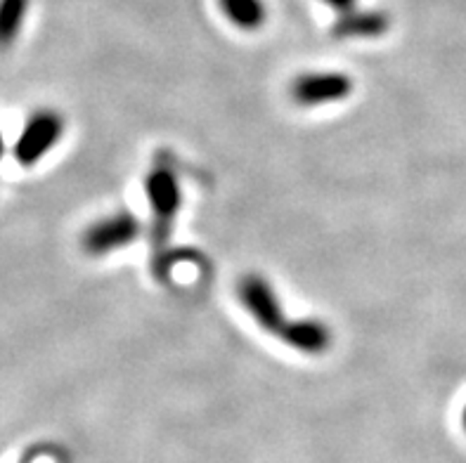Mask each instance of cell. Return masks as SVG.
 Wrapping results in <instances>:
<instances>
[{
	"label": "cell",
	"mask_w": 466,
	"mask_h": 463,
	"mask_svg": "<svg viewBox=\"0 0 466 463\" xmlns=\"http://www.w3.org/2000/svg\"><path fill=\"white\" fill-rule=\"evenodd\" d=\"M390 29L389 12L384 10H360L355 7L350 12L339 15L331 26V35L339 41H353V38H379Z\"/></svg>",
	"instance_id": "8992f818"
},
{
	"label": "cell",
	"mask_w": 466,
	"mask_h": 463,
	"mask_svg": "<svg viewBox=\"0 0 466 463\" xmlns=\"http://www.w3.org/2000/svg\"><path fill=\"white\" fill-rule=\"evenodd\" d=\"M5 137H3V130H0V161H3V156H5Z\"/></svg>",
	"instance_id": "8fae6325"
},
{
	"label": "cell",
	"mask_w": 466,
	"mask_h": 463,
	"mask_svg": "<svg viewBox=\"0 0 466 463\" xmlns=\"http://www.w3.org/2000/svg\"><path fill=\"white\" fill-rule=\"evenodd\" d=\"M218 7L242 31H258L268 19V7L263 0H218Z\"/></svg>",
	"instance_id": "ba28073f"
},
{
	"label": "cell",
	"mask_w": 466,
	"mask_h": 463,
	"mask_svg": "<svg viewBox=\"0 0 466 463\" xmlns=\"http://www.w3.org/2000/svg\"><path fill=\"white\" fill-rule=\"evenodd\" d=\"M355 3H358V0H325V5H329L331 10L339 12V15L355 10V7H358Z\"/></svg>",
	"instance_id": "30bf717a"
},
{
	"label": "cell",
	"mask_w": 466,
	"mask_h": 463,
	"mask_svg": "<svg viewBox=\"0 0 466 463\" xmlns=\"http://www.w3.org/2000/svg\"><path fill=\"white\" fill-rule=\"evenodd\" d=\"M145 194H147L149 208L154 213L152 239L154 244H164L171 237L173 220H176L180 204H183L180 180L168 166H157L145 177Z\"/></svg>",
	"instance_id": "6da1fadb"
},
{
	"label": "cell",
	"mask_w": 466,
	"mask_h": 463,
	"mask_svg": "<svg viewBox=\"0 0 466 463\" xmlns=\"http://www.w3.org/2000/svg\"><path fill=\"white\" fill-rule=\"evenodd\" d=\"M62 133H65V118L57 112L41 109V112L31 114L22 133H19L17 142H15V147H12V156L24 168L35 166L57 145Z\"/></svg>",
	"instance_id": "7a4b0ae2"
},
{
	"label": "cell",
	"mask_w": 466,
	"mask_h": 463,
	"mask_svg": "<svg viewBox=\"0 0 466 463\" xmlns=\"http://www.w3.org/2000/svg\"><path fill=\"white\" fill-rule=\"evenodd\" d=\"M353 93V78L341 71H308L291 81L289 95L296 105L322 106L343 102Z\"/></svg>",
	"instance_id": "5b68a950"
},
{
	"label": "cell",
	"mask_w": 466,
	"mask_h": 463,
	"mask_svg": "<svg viewBox=\"0 0 466 463\" xmlns=\"http://www.w3.org/2000/svg\"><path fill=\"white\" fill-rule=\"evenodd\" d=\"M461 426H464V430H466V407H464V411H461Z\"/></svg>",
	"instance_id": "7c38bea8"
},
{
	"label": "cell",
	"mask_w": 466,
	"mask_h": 463,
	"mask_svg": "<svg viewBox=\"0 0 466 463\" xmlns=\"http://www.w3.org/2000/svg\"><path fill=\"white\" fill-rule=\"evenodd\" d=\"M278 338L303 355H325L331 346V331L319 319H287Z\"/></svg>",
	"instance_id": "52a82bcc"
},
{
	"label": "cell",
	"mask_w": 466,
	"mask_h": 463,
	"mask_svg": "<svg viewBox=\"0 0 466 463\" xmlns=\"http://www.w3.org/2000/svg\"><path fill=\"white\" fill-rule=\"evenodd\" d=\"M140 235V220L130 211H118L86 227L81 237V247L93 258H102V256H109V253L133 244Z\"/></svg>",
	"instance_id": "3957f363"
},
{
	"label": "cell",
	"mask_w": 466,
	"mask_h": 463,
	"mask_svg": "<svg viewBox=\"0 0 466 463\" xmlns=\"http://www.w3.org/2000/svg\"><path fill=\"white\" fill-rule=\"evenodd\" d=\"M237 296H239V303L244 306V310L251 315V319L263 331H268L272 336H278L282 331L284 322H287V315H284L282 303H279L275 288H272V284L268 282L266 277H242L239 284H237Z\"/></svg>",
	"instance_id": "277c9868"
},
{
	"label": "cell",
	"mask_w": 466,
	"mask_h": 463,
	"mask_svg": "<svg viewBox=\"0 0 466 463\" xmlns=\"http://www.w3.org/2000/svg\"><path fill=\"white\" fill-rule=\"evenodd\" d=\"M29 0H0V50H7L22 34Z\"/></svg>",
	"instance_id": "9c48e42d"
}]
</instances>
